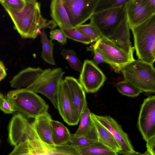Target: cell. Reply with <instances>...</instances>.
Returning <instances> with one entry per match:
<instances>
[{"mask_svg": "<svg viewBox=\"0 0 155 155\" xmlns=\"http://www.w3.org/2000/svg\"><path fill=\"white\" fill-rule=\"evenodd\" d=\"M16 111L28 117L35 118L48 112L49 106L37 93L25 88L9 91L6 98Z\"/></svg>", "mask_w": 155, "mask_h": 155, "instance_id": "cell-5", "label": "cell"}, {"mask_svg": "<svg viewBox=\"0 0 155 155\" xmlns=\"http://www.w3.org/2000/svg\"><path fill=\"white\" fill-rule=\"evenodd\" d=\"M77 148L81 155H113L117 153L98 141L87 147Z\"/></svg>", "mask_w": 155, "mask_h": 155, "instance_id": "cell-23", "label": "cell"}, {"mask_svg": "<svg viewBox=\"0 0 155 155\" xmlns=\"http://www.w3.org/2000/svg\"><path fill=\"white\" fill-rule=\"evenodd\" d=\"M137 126L143 139L146 142L155 136V96L145 99L141 106Z\"/></svg>", "mask_w": 155, "mask_h": 155, "instance_id": "cell-11", "label": "cell"}, {"mask_svg": "<svg viewBox=\"0 0 155 155\" xmlns=\"http://www.w3.org/2000/svg\"><path fill=\"white\" fill-rule=\"evenodd\" d=\"M79 127L73 136L76 137H86L97 139L95 128L90 112L87 106L80 117Z\"/></svg>", "mask_w": 155, "mask_h": 155, "instance_id": "cell-18", "label": "cell"}, {"mask_svg": "<svg viewBox=\"0 0 155 155\" xmlns=\"http://www.w3.org/2000/svg\"><path fill=\"white\" fill-rule=\"evenodd\" d=\"M78 80L85 91L94 93L103 85L106 78L102 71L95 65L92 60H86Z\"/></svg>", "mask_w": 155, "mask_h": 155, "instance_id": "cell-12", "label": "cell"}, {"mask_svg": "<svg viewBox=\"0 0 155 155\" xmlns=\"http://www.w3.org/2000/svg\"><path fill=\"white\" fill-rule=\"evenodd\" d=\"M97 139L86 137H76L71 134L70 144L76 147H84L94 144L98 142Z\"/></svg>", "mask_w": 155, "mask_h": 155, "instance_id": "cell-29", "label": "cell"}, {"mask_svg": "<svg viewBox=\"0 0 155 155\" xmlns=\"http://www.w3.org/2000/svg\"><path fill=\"white\" fill-rule=\"evenodd\" d=\"M23 137L27 142L30 155H81L78 148L70 144L57 145L43 142L29 122Z\"/></svg>", "mask_w": 155, "mask_h": 155, "instance_id": "cell-8", "label": "cell"}, {"mask_svg": "<svg viewBox=\"0 0 155 155\" xmlns=\"http://www.w3.org/2000/svg\"><path fill=\"white\" fill-rule=\"evenodd\" d=\"M121 72L125 80L142 92H155V70L153 64L135 60Z\"/></svg>", "mask_w": 155, "mask_h": 155, "instance_id": "cell-6", "label": "cell"}, {"mask_svg": "<svg viewBox=\"0 0 155 155\" xmlns=\"http://www.w3.org/2000/svg\"><path fill=\"white\" fill-rule=\"evenodd\" d=\"M61 53L71 68L80 73L81 72L83 64L79 59L74 51L71 49H64L61 50Z\"/></svg>", "mask_w": 155, "mask_h": 155, "instance_id": "cell-24", "label": "cell"}, {"mask_svg": "<svg viewBox=\"0 0 155 155\" xmlns=\"http://www.w3.org/2000/svg\"><path fill=\"white\" fill-rule=\"evenodd\" d=\"M4 97L3 96V95L0 93V107L2 103V101L4 98Z\"/></svg>", "mask_w": 155, "mask_h": 155, "instance_id": "cell-37", "label": "cell"}, {"mask_svg": "<svg viewBox=\"0 0 155 155\" xmlns=\"http://www.w3.org/2000/svg\"><path fill=\"white\" fill-rule=\"evenodd\" d=\"M98 0H62L72 28H76L90 19Z\"/></svg>", "mask_w": 155, "mask_h": 155, "instance_id": "cell-9", "label": "cell"}, {"mask_svg": "<svg viewBox=\"0 0 155 155\" xmlns=\"http://www.w3.org/2000/svg\"><path fill=\"white\" fill-rule=\"evenodd\" d=\"M116 87L119 92L129 97H137L143 92L133 84L125 80L118 82Z\"/></svg>", "mask_w": 155, "mask_h": 155, "instance_id": "cell-26", "label": "cell"}, {"mask_svg": "<svg viewBox=\"0 0 155 155\" xmlns=\"http://www.w3.org/2000/svg\"><path fill=\"white\" fill-rule=\"evenodd\" d=\"M91 117L98 142L114 152L120 154L121 148L116 139L107 129Z\"/></svg>", "mask_w": 155, "mask_h": 155, "instance_id": "cell-19", "label": "cell"}, {"mask_svg": "<svg viewBox=\"0 0 155 155\" xmlns=\"http://www.w3.org/2000/svg\"><path fill=\"white\" fill-rule=\"evenodd\" d=\"M50 37L52 40H56L63 45L66 44L67 38L60 29H55L50 32Z\"/></svg>", "mask_w": 155, "mask_h": 155, "instance_id": "cell-31", "label": "cell"}, {"mask_svg": "<svg viewBox=\"0 0 155 155\" xmlns=\"http://www.w3.org/2000/svg\"><path fill=\"white\" fill-rule=\"evenodd\" d=\"M0 109L4 113L7 114H12L16 111L10 102L6 98H5L2 102Z\"/></svg>", "mask_w": 155, "mask_h": 155, "instance_id": "cell-32", "label": "cell"}, {"mask_svg": "<svg viewBox=\"0 0 155 155\" xmlns=\"http://www.w3.org/2000/svg\"><path fill=\"white\" fill-rule=\"evenodd\" d=\"M1 140L0 139V144H1Z\"/></svg>", "mask_w": 155, "mask_h": 155, "instance_id": "cell-41", "label": "cell"}, {"mask_svg": "<svg viewBox=\"0 0 155 155\" xmlns=\"http://www.w3.org/2000/svg\"><path fill=\"white\" fill-rule=\"evenodd\" d=\"M57 106V109L66 123L70 126L78 124L80 118L70 99L64 80L62 81L59 86Z\"/></svg>", "mask_w": 155, "mask_h": 155, "instance_id": "cell-14", "label": "cell"}, {"mask_svg": "<svg viewBox=\"0 0 155 155\" xmlns=\"http://www.w3.org/2000/svg\"><path fill=\"white\" fill-rule=\"evenodd\" d=\"M0 71L6 73L5 66L3 63L0 61Z\"/></svg>", "mask_w": 155, "mask_h": 155, "instance_id": "cell-35", "label": "cell"}, {"mask_svg": "<svg viewBox=\"0 0 155 155\" xmlns=\"http://www.w3.org/2000/svg\"><path fill=\"white\" fill-rule=\"evenodd\" d=\"M90 19V23L95 26L101 37L134 54L126 5L94 13Z\"/></svg>", "mask_w": 155, "mask_h": 155, "instance_id": "cell-2", "label": "cell"}, {"mask_svg": "<svg viewBox=\"0 0 155 155\" xmlns=\"http://www.w3.org/2000/svg\"><path fill=\"white\" fill-rule=\"evenodd\" d=\"M39 35L42 45V50L41 54L42 59L49 64L55 65V63L53 55L54 44L52 42V40L48 38L44 30L41 31Z\"/></svg>", "mask_w": 155, "mask_h": 155, "instance_id": "cell-22", "label": "cell"}, {"mask_svg": "<svg viewBox=\"0 0 155 155\" xmlns=\"http://www.w3.org/2000/svg\"><path fill=\"white\" fill-rule=\"evenodd\" d=\"M5 10L15 29L23 38L35 39L41 29H53L57 25L53 20H48L43 17L40 3L35 0H26L24 7L19 11Z\"/></svg>", "mask_w": 155, "mask_h": 155, "instance_id": "cell-3", "label": "cell"}, {"mask_svg": "<svg viewBox=\"0 0 155 155\" xmlns=\"http://www.w3.org/2000/svg\"><path fill=\"white\" fill-rule=\"evenodd\" d=\"M29 122L20 113L14 115L8 127V140L10 144L15 146L21 140Z\"/></svg>", "mask_w": 155, "mask_h": 155, "instance_id": "cell-16", "label": "cell"}, {"mask_svg": "<svg viewBox=\"0 0 155 155\" xmlns=\"http://www.w3.org/2000/svg\"><path fill=\"white\" fill-rule=\"evenodd\" d=\"M140 153L136 151L135 153L126 155H138Z\"/></svg>", "mask_w": 155, "mask_h": 155, "instance_id": "cell-39", "label": "cell"}, {"mask_svg": "<svg viewBox=\"0 0 155 155\" xmlns=\"http://www.w3.org/2000/svg\"><path fill=\"white\" fill-rule=\"evenodd\" d=\"M113 155H120L119 154H117V153H116Z\"/></svg>", "mask_w": 155, "mask_h": 155, "instance_id": "cell-40", "label": "cell"}, {"mask_svg": "<svg viewBox=\"0 0 155 155\" xmlns=\"http://www.w3.org/2000/svg\"><path fill=\"white\" fill-rule=\"evenodd\" d=\"M146 142L147 151L150 155H155V136L150 138Z\"/></svg>", "mask_w": 155, "mask_h": 155, "instance_id": "cell-34", "label": "cell"}, {"mask_svg": "<svg viewBox=\"0 0 155 155\" xmlns=\"http://www.w3.org/2000/svg\"><path fill=\"white\" fill-rule=\"evenodd\" d=\"M131 30L138 59L153 64L155 61V15Z\"/></svg>", "mask_w": 155, "mask_h": 155, "instance_id": "cell-4", "label": "cell"}, {"mask_svg": "<svg viewBox=\"0 0 155 155\" xmlns=\"http://www.w3.org/2000/svg\"><path fill=\"white\" fill-rule=\"evenodd\" d=\"M87 49L88 51H92L94 52V56L92 61L95 65L98 66V64L100 63H105L102 54L97 49L89 47H87Z\"/></svg>", "mask_w": 155, "mask_h": 155, "instance_id": "cell-33", "label": "cell"}, {"mask_svg": "<svg viewBox=\"0 0 155 155\" xmlns=\"http://www.w3.org/2000/svg\"><path fill=\"white\" fill-rule=\"evenodd\" d=\"M51 16L60 28H72L62 0H53L51 2Z\"/></svg>", "mask_w": 155, "mask_h": 155, "instance_id": "cell-20", "label": "cell"}, {"mask_svg": "<svg viewBox=\"0 0 155 155\" xmlns=\"http://www.w3.org/2000/svg\"><path fill=\"white\" fill-rule=\"evenodd\" d=\"M89 47L97 49L102 54L105 63L117 73L121 71L124 67L135 60L134 54L128 52L103 37H101Z\"/></svg>", "mask_w": 155, "mask_h": 155, "instance_id": "cell-7", "label": "cell"}, {"mask_svg": "<svg viewBox=\"0 0 155 155\" xmlns=\"http://www.w3.org/2000/svg\"><path fill=\"white\" fill-rule=\"evenodd\" d=\"M6 75V73L0 71V81L5 78Z\"/></svg>", "mask_w": 155, "mask_h": 155, "instance_id": "cell-36", "label": "cell"}, {"mask_svg": "<svg viewBox=\"0 0 155 155\" xmlns=\"http://www.w3.org/2000/svg\"><path fill=\"white\" fill-rule=\"evenodd\" d=\"M126 8L128 23L131 29L155 15V0H129Z\"/></svg>", "mask_w": 155, "mask_h": 155, "instance_id": "cell-10", "label": "cell"}, {"mask_svg": "<svg viewBox=\"0 0 155 155\" xmlns=\"http://www.w3.org/2000/svg\"><path fill=\"white\" fill-rule=\"evenodd\" d=\"M64 73L60 68L44 70L39 67H28L14 76L10 84L13 88L27 89L44 95L57 109L58 87Z\"/></svg>", "mask_w": 155, "mask_h": 155, "instance_id": "cell-1", "label": "cell"}, {"mask_svg": "<svg viewBox=\"0 0 155 155\" xmlns=\"http://www.w3.org/2000/svg\"><path fill=\"white\" fill-rule=\"evenodd\" d=\"M64 80L70 99L80 118L84 110L87 107L85 91L79 81L74 78L67 76Z\"/></svg>", "mask_w": 155, "mask_h": 155, "instance_id": "cell-15", "label": "cell"}, {"mask_svg": "<svg viewBox=\"0 0 155 155\" xmlns=\"http://www.w3.org/2000/svg\"><path fill=\"white\" fill-rule=\"evenodd\" d=\"M54 143L57 145L70 143L71 134L68 128L60 122L51 119L50 121Z\"/></svg>", "mask_w": 155, "mask_h": 155, "instance_id": "cell-21", "label": "cell"}, {"mask_svg": "<svg viewBox=\"0 0 155 155\" xmlns=\"http://www.w3.org/2000/svg\"><path fill=\"white\" fill-rule=\"evenodd\" d=\"M0 3L5 10L19 11L24 7L26 0H0Z\"/></svg>", "mask_w": 155, "mask_h": 155, "instance_id": "cell-30", "label": "cell"}, {"mask_svg": "<svg viewBox=\"0 0 155 155\" xmlns=\"http://www.w3.org/2000/svg\"><path fill=\"white\" fill-rule=\"evenodd\" d=\"M76 28L91 38L94 42L96 41L101 37L95 26L90 23L80 25Z\"/></svg>", "mask_w": 155, "mask_h": 155, "instance_id": "cell-28", "label": "cell"}, {"mask_svg": "<svg viewBox=\"0 0 155 155\" xmlns=\"http://www.w3.org/2000/svg\"><path fill=\"white\" fill-rule=\"evenodd\" d=\"M138 155H150L147 151L143 153H140Z\"/></svg>", "mask_w": 155, "mask_h": 155, "instance_id": "cell-38", "label": "cell"}, {"mask_svg": "<svg viewBox=\"0 0 155 155\" xmlns=\"http://www.w3.org/2000/svg\"><path fill=\"white\" fill-rule=\"evenodd\" d=\"M129 0H98L94 13L126 5Z\"/></svg>", "mask_w": 155, "mask_h": 155, "instance_id": "cell-27", "label": "cell"}, {"mask_svg": "<svg viewBox=\"0 0 155 155\" xmlns=\"http://www.w3.org/2000/svg\"><path fill=\"white\" fill-rule=\"evenodd\" d=\"M91 116L107 129L117 140L121 148L120 154L126 155L135 153L128 135L121 126L109 116H102L91 113Z\"/></svg>", "mask_w": 155, "mask_h": 155, "instance_id": "cell-13", "label": "cell"}, {"mask_svg": "<svg viewBox=\"0 0 155 155\" xmlns=\"http://www.w3.org/2000/svg\"><path fill=\"white\" fill-rule=\"evenodd\" d=\"M64 33L67 38L81 43L88 45L94 42L89 38L78 30L76 28H60Z\"/></svg>", "mask_w": 155, "mask_h": 155, "instance_id": "cell-25", "label": "cell"}, {"mask_svg": "<svg viewBox=\"0 0 155 155\" xmlns=\"http://www.w3.org/2000/svg\"><path fill=\"white\" fill-rule=\"evenodd\" d=\"M51 119V115L48 112L35 118L31 124L35 134L42 141L48 144H55L50 124Z\"/></svg>", "mask_w": 155, "mask_h": 155, "instance_id": "cell-17", "label": "cell"}]
</instances>
